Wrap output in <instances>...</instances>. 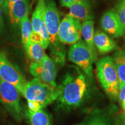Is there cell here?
I'll use <instances>...</instances> for the list:
<instances>
[{"label": "cell", "mask_w": 125, "mask_h": 125, "mask_svg": "<svg viewBox=\"0 0 125 125\" xmlns=\"http://www.w3.org/2000/svg\"><path fill=\"white\" fill-rule=\"evenodd\" d=\"M88 78L77 67H72L57 86V101L60 108L72 109L79 107L89 93Z\"/></svg>", "instance_id": "1"}, {"label": "cell", "mask_w": 125, "mask_h": 125, "mask_svg": "<svg viewBox=\"0 0 125 125\" xmlns=\"http://www.w3.org/2000/svg\"><path fill=\"white\" fill-rule=\"evenodd\" d=\"M21 94L27 101L28 109L35 112L56 101L58 91L57 86L52 87L34 78L30 81H27Z\"/></svg>", "instance_id": "2"}, {"label": "cell", "mask_w": 125, "mask_h": 125, "mask_svg": "<svg viewBox=\"0 0 125 125\" xmlns=\"http://www.w3.org/2000/svg\"><path fill=\"white\" fill-rule=\"evenodd\" d=\"M44 23L50 37L51 53L52 60L60 66L64 65L65 60V49L58 38L60 16L54 0H45Z\"/></svg>", "instance_id": "3"}, {"label": "cell", "mask_w": 125, "mask_h": 125, "mask_svg": "<svg viewBox=\"0 0 125 125\" xmlns=\"http://www.w3.org/2000/svg\"><path fill=\"white\" fill-rule=\"evenodd\" d=\"M96 71L98 80L105 93L111 99L118 98L119 81L112 57L105 56L98 60Z\"/></svg>", "instance_id": "4"}, {"label": "cell", "mask_w": 125, "mask_h": 125, "mask_svg": "<svg viewBox=\"0 0 125 125\" xmlns=\"http://www.w3.org/2000/svg\"><path fill=\"white\" fill-rule=\"evenodd\" d=\"M20 94L15 86L0 78V101L9 115L17 121H21L23 115Z\"/></svg>", "instance_id": "5"}, {"label": "cell", "mask_w": 125, "mask_h": 125, "mask_svg": "<svg viewBox=\"0 0 125 125\" xmlns=\"http://www.w3.org/2000/svg\"><path fill=\"white\" fill-rule=\"evenodd\" d=\"M68 59L82 70L89 79H93V58L89 49L82 39L70 47Z\"/></svg>", "instance_id": "6"}, {"label": "cell", "mask_w": 125, "mask_h": 125, "mask_svg": "<svg viewBox=\"0 0 125 125\" xmlns=\"http://www.w3.org/2000/svg\"><path fill=\"white\" fill-rule=\"evenodd\" d=\"M30 72L32 75L45 83L54 87L57 86L56 82L57 73L55 63L46 54L41 62H31Z\"/></svg>", "instance_id": "7"}, {"label": "cell", "mask_w": 125, "mask_h": 125, "mask_svg": "<svg viewBox=\"0 0 125 125\" xmlns=\"http://www.w3.org/2000/svg\"><path fill=\"white\" fill-rule=\"evenodd\" d=\"M0 78L15 86L20 94L27 82L1 49H0Z\"/></svg>", "instance_id": "8"}, {"label": "cell", "mask_w": 125, "mask_h": 125, "mask_svg": "<svg viewBox=\"0 0 125 125\" xmlns=\"http://www.w3.org/2000/svg\"><path fill=\"white\" fill-rule=\"evenodd\" d=\"M81 24L79 20L67 15L60 23L58 38L63 44L73 45L81 39Z\"/></svg>", "instance_id": "9"}, {"label": "cell", "mask_w": 125, "mask_h": 125, "mask_svg": "<svg viewBox=\"0 0 125 125\" xmlns=\"http://www.w3.org/2000/svg\"><path fill=\"white\" fill-rule=\"evenodd\" d=\"M100 25L102 29L113 38L124 35V30L115 9L105 12L101 17Z\"/></svg>", "instance_id": "10"}, {"label": "cell", "mask_w": 125, "mask_h": 125, "mask_svg": "<svg viewBox=\"0 0 125 125\" xmlns=\"http://www.w3.org/2000/svg\"><path fill=\"white\" fill-rule=\"evenodd\" d=\"M68 15L80 21H86L93 19L91 5L88 0H83L75 3L68 7Z\"/></svg>", "instance_id": "11"}, {"label": "cell", "mask_w": 125, "mask_h": 125, "mask_svg": "<svg viewBox=\"0 0 125 125\" xmlns=\"http://www.w3.org/2000/svg\"><path fill=\"white\" fill-rule=\"evenodd\" d=\"M8 12L12 24H19L23 19L29 16V0H19L15 2Z\"/></svg>", "instance_id": "12"}, {"label": "cell", "mask_w": 125, "mask_h": 125, "mask_svg": "<svg viewBox=\"0 0 125 125\" xmlns=\"http://www.w3.org/2000/svg\"><path fill=\"white\" fill-rule=\"evenodd\" d=\"M94 23L93 20L84 21L81 26V36H82L85 42L91 53L93 62L97 60V53L96 48L94 44Z\"/></svg>", "instance_id": "13"}, {"label": "cell", "mask_w": 125, "mask_h": 125, "mask_svg": "<svg viewBox=\"0 0 125 125\" xmlns=\"http://www.w3.org/2000/svg\"><path fill=\"white\" fill-rule=\"evenodd\" d=\"M94 44L101 54H106L116 49L117 45L114 41L104 32L97 31L94 35Z\"/></svg>", "instance_id": "14"}, {"label": "cell", "mask_w": 125, "mask_h": 125, "mask_svg": "<svg viewBox=\"0 0 125 125\" xmlns=\"http://www.w3.org/2000/svg\"><path fill=\"white\" fill-rule=\"evenodd\" d=\"M25 115L30 125H52L51 116L43 109L35 112L27 109Z\"/></svg>", "instance_id": "15"}, {"label": "cell", "mask_w": 125, "mask_h": 125, "mask_svg": "<svg viewBox=\"0 0 125 125\" xmlns=\"http://www.w3.org/2000/svg\"><path fill=\"white\" fill-rule=\"evenodd\" d=\"M119 81L120 88L125 84V50H118L112 57Z\"/></svg>", "instance_id": "16"}, {"label": "cell", "mask_w": 125, "mask_h": 125, "mask_svg": "<svg viewBox=\"0 0 125 125\" xmlns=\"http://www.w3.org/2000/svg\"><path fill=\"white\" fill-rule=\"evenodd\" d=\"M45 9V0H39L35 10L32 13L31 20L32 31L34 32H39L41 25L44 21Z\"/></svg>", "instance_id": "17"}, {"label": "cell", "mask_w": 125, "mask_h": 125, "mask_svg": "<svg viewBox=\"0 0 125 125\" xmlns=\"http://www.w3.org/2000/svg\"><path fill=\"white\" fill-rule=\"evenodd\" d=\"M77 125H114V123L106 114L97 112L90 115Z\"/></svg>", "instance_id": "18"}, {"label": "cell", "mask_w": 125, "mask_h": 125, "mask_svg": "<svg viewBox=\"0 0 125 125\" xmlns=\"http://www.w3.org/2000/svg\"><path fill=\"white\" fill-rule=\"evenodd\" d=\"M24 48L29 58L34 62H41L46 55L44 51L45 49L39 43H34L30 41L27 46Z\"/></svg>", "instance_id": "19"}, {"label": "cell", "mask_w": 125, "mask_h": 125, "mask_svg": "<svg viewBox=\"0 0 125 125\" xmlns=\"http://www.w3.org/2000/svg\"><path fill=\"white\" fill-rule=\"evenodd\" d=\"M20 29H21V41L24 48L27 46L30 42V38L32 32V27L31 20L29 16L26 17L20 22Z\"/></svg>", "instance_id": "20"}, {"label": "cell", "mask_w": 125, "mask_h": 125, "mask_svg": "<svg viewBox=\"0 0 125 125\" xmlns=\"http://www.w3.org/2000/svg\"><path fill=\"white\" fill-rule=\"evenodd\" d=\"M115 12L118 15L119 19L122 25L124 30V37L125 39V0H120L116 5Z\"/></svg>", "instance_id": "21"}, {"label": "cell", "mask_w": 125, "mask_h": 125, "mask_svg": "<svg viewBox=\"0 0 125 125\" xmlns=\"http://www.w3.org/2000/svg\"><path fill=\"white\" fill-rule=\"evenodd\" d=\"M38 32L41 36V45L43 47V49L45 50L48 48V47L50 45V37L44 21L41 25L40 31Z\"/></svg>", "instance_id": "22"}, {"label": "cell", "mask_w": 125, "mask_h": 125, "mask_svg": "<svg viewBox=\"0 0 125 125\" xmlns=\"http://www.w3.org/2000/svg\"><path fill=\"white\" fill-rule=\"evenodd\" d=\"M114 125H125V112H121L115 116L113 121Z\"/></svg>", "instance_id": "23"}, {"label": "cell", "mask_w": 125, "mask_h": 125, "mask_svg": "<svg viewBox=\"0 0 125 125\" xmlns=\"http://www.w3.org/2000/svg\"><path fill=\"white\" fill-rule=\"evenodd\" d=\"M118 99L125 112V84L120 88L119 93L118 95Z\"/></svg>", "instance_id": "24"}, {"label": "cell", "mask_w": 125, "mask_h": 125, "mask_svg": "<svg viewBox=\"0 0 125 125\" xmlns=\"http://www.w3.org/2000/svg\"><path fill=\"white\" fill-rule=\"evenodd\" d=\"M30 41L34 43H41V38L39 32H34L32 31L31 34L30 38Z\"/></svg>", "instance_id": "25"}, {"label": "cell", "mask_w": 125, "mask_h": 125, "mask_svg": "<svg viewBox=\"0 0 125 125\" xmlns=\"http://www.w3.org/2000/svg\"><path fill=\"white\" fill-rule=\"evenodd\" d=\"M81 1H83V0H60V2L61 5L62 7L68 8L75 3Z\"/></svg>", "instance_id": "26"}, {"label": "cell", "mask_w": 125, "mask_h": 125, "mask_svg": "<svg viewBox=\"0 0 125 125\" xmlns=\"http://www.w3.org/2000/svg\"><path fill=\"white\" fill-rule=\"evenodd\" d=\"M3 8L0 6V33H2L5 30V23L3 16Z\"/></svg>", "instance_id": "27"}, {"label": "cell", "mask_w": 125, "mask_h": 125, "mask_svg": "<svg viewBox=\"0 0 125 125\" xmlns=\"http://www.w3.org/2000/svg\"><path fill=\"white\" fill-rule=\"evenodd\" d=\"M8 0H0V6L3 8V10L8 11Z\"/></svg>", "instance_id": "28"}, {"label": "cell", "mask_w": 125, "mask_h": 125, "mask_svg": "<svg viewBox=\"0 0 125 125\" xmlns=\"http://www.w3.org/2000/svg\"><path fill=\"white\" fill-rule=\"evenodd\" d=\"M19 1V0H8V4H7V7H8V10L9 8H10L12 6L14 3L17 2V1Z\"/></svg>", "instance_id": "29"}]
</instances>
